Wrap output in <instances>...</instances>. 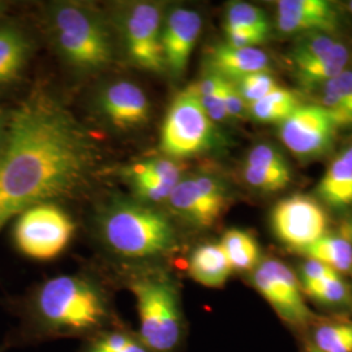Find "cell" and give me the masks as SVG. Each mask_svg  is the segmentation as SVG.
I'll return each instance as SVG.
<instances>
[{"label":"cell","instance_id":"cell-1","mask_svg":"<svg viewBox=\"0 0 352 352\" xmlns=\"http://www.w3.org/2000/svg\"><path fill=\"white\" fill-rule=\"evenodd\" d=\"M100 151L68 107L49 91L34 90L13 110L0 145V231L26 209L84 188Z\"/></svg>","mask_w":352,"mask_h":352},{"label":"cell","instance_id":"cell-2","mask_svg":"<svg viewBox=\"0 0 352 352\" xmlns=\"http://www.w3.org/2000/svg\"><path fill=\"white\" fill-rule=\"evenodd\" d=\"M25 320L34 334L45 337H94L107 330L111 309L98 285L65 274L47 279L34 291Z\"/></svg>","mask_w":352,"mask_h":352},{"label":"cell","instance_id":"cell-3","mask_svg":"<svg viewBox=\"0 0 352 352\" xmlns=\"http://www.w3.org/2000/svg\"><path fill=\"white\" fill-rule=\"evenodd\" d=\"M101 234L111 251L132 260L164 257L177 248L170 219L141 204L119 202L111 206L102 218Z\"/></svg>","mask_w":352,"mask_h":352},{"label":"cell","instance_id":"cell-4","mask_svg":"<svg viewBox=\"0 0 352 352\" xmlns=\"http://www.w3.org/2000/svg\"><path fill=\"white\" fill-rule=\"evenodd\" d=\"M140 318V338L151 352H177L184 317L175 285L164 276H144L131 283Z\"/></svg>","mask_w":352,"mask_h":352},{"label":"cell","instance_id":"cell-5","mask_svg":"<svg viewBox=\"0 0 352 352\" xmlns=\"http://www.w3.org/2000/svg\"><path fill=\"white\" fill-rule=\"evenodd\" d=\"M221 142L215 123L204 110L196 84L183 89L166 113L161 151L167 158L180 160L213 151Z\"/></svg>","mask_w":352,"mask_h":352},{"label":"cell","instance_id":"cell-6","mask_svg":"<svg viewBox=\"0 0 352 352\" xmlns=\"http://www.w3.org/2000/svg\"><path fill=\"white\" fill-rule=\"evenodd\" d=\"M52 29L69 63L81 69H101L113 60L111 38L101 19L87 8L64 4L54 10Z\"/></svg>","mask_w":352,"mask_h":352},{"label":"cell","instance_id":"cell-7","mask_svg":"<svg viewBox=\"0 0 352 352\" xmlns=\"http://www.w3.org/2000/svg\"><path fill=\"white\" fill-rule=\"evenodd\" d=\"M71 217L55 204H41L26 209L16 218L14 245L24 256L47 261L58 257L74 236Z\"/></svg>","mask_w":352,"mask_h":352},{"label":"cell","instance_id":"cell-8","mask_svg":"<svg viewBox=\"0 0 352 352\" xmlns=\"http://www.w3.org/2000/svg\"><path fill=\"white\" fill-rule=\"evenodd\" d=\"M253 287L274 309L278 317L294 329H307L316 322L298 276L283 261L265 258L252 270Z\"/></svg>","mask_w":352,"mask_h":352},{"label":"cell","instance_id":"cell-9","mask_svg":"<svg viewBox=\"0 0 352 352\" xmlns=\"http://www.w3.org/2000/svg\"><path fill=\"white\" fill-rule=\"evenodd\" d=\"M340 126L325 107L302 103L279 124V138L300 161H314L330 151Z\"/></svg>","mask_w":352,"mask_h":352},{"label":"cell","instance_id":"cell-10","mask_svg":"<svg viewBox=\"0 0 352 352\" xmlns=\"http://www.w3.org/2000/svg\"><path fill=\"white\" fill-rule=\"evenodd\" d=\"M164 16L154 3H138L129 8L123 21V37L129 60L154 74L166 69L162 45Z\"/></svg>","mask_w":352,"mask_h":352},{"label":"cell","instance_id":"cell-11","mask_svg":"<svg viewBox=\"0 0 352 352\" xmlns=\"http://www.w3.org/2000/svg\"><path fill=\"white\" fill-rule=\"evenodd\" d=\"M167 204L190 225L208 228L225 213L230 195L222 180L202 174L183 177L171 192Z\"/></svg>","mask_w":352,"mask_h":352},{"label":"cell","instance_id":"cell-12","mask_svg":"<svg viewBox=\"0 0 352 352\" xmlns=\"http://www.w3.org/2000/svg\"><path fill=\"white\" fill-rule=\"evenodd\" d=\"M327 215L315 199L295 195L278 202L272 212V228L291 250L302 252L327 232Z\"/></svg>","mask_w":352,"mask_h":352},{"label":"cell","instance_id":"cell-13","mask_svg":"<svg viewBox=\"0 0 352 352\" xmlns=\"http://www.w3.org/2000/svg\"><path fill=\"white\" fill-rule=\"evenodd\" d=\"M276 26L282 34H333L342 26L338 7L327 0H280L277 3Z\"/></svg>","mask_w":352,"mask_h":352},{"label":"cell","instance_id":"cell-14","mask_svg":"<svg viewBox=\"0 0 352 352\" xmlns=\"http://www.w3.org/2000/svg\"><path fill=\"white\" fill-rule=\"evenodd\" d=\"M202 30L200 13L177 7L167 14L162 30L166 69L180 77L186 72L189 58Z\"/></svg>","mask_w":352,"mask_h":352},{"label":"cell","instance_id":"cell-15","mask_svg":"<svg viewBox=\"0 0 352 352\" xmlns=\"http://www.w3.org/2000/svg\"><path fill=\"white\" fill-rule=\"evenodd\" d=\"M100 106L104 118L122 129L144 126L151 116L146 94L136 84L128 81H119L104 89Z\"/></svg>","mask_w":352,"mask_h":352},{"label":"cell","instance_id":"cell-16","mask_svg":"<svg viewBox=\"0 0 352 352\" xmlns=\"http://www.w3.org/2000/svg\"><path fill=\"white\" fill-rule=\"evenodd\" d=\"M206 62L208 71L235 82L245 76L269 71L270 56L258 47H234L221 43L209 50Z\"/></svg>","mask_w":352,"mask_h":352},{"label":"cell","instance_id":"cell-17","mask_svg":"<svg viewBox=\"0 0 352 352\" xmlns=\"http://www.w3.org/2000/svg\"><path fill=\"white\" fill-rule=\"evenodd\" d=\"M317 195L330 208H352V142L329 164L317 186Z\"/></svg>","mask_w":352,"mask_h":352},{"label":"cell","instance_id":"cell-18","mask_svg":"<svg viewBox=\"0 0 352 352\" xmlns=\"http://www.w3.org/2000/svg\"><path fill=\"white\" fill-rule=\"evenodd\" d=\"M189 276L209 289H221L232 273L226 253L219 243H206L192 252L188 265Z\"/></svg>","mask_w":352,"mask_h":352},{"label":"cell","instance_id":"cell-19","mask_svg":"<svg viewBox=\"0 0 352 352\" xmlns=\"http://www.w3.org/2000/svg\"><path fill=\"white\" fill-rule=\"evenodd\" d=\"M351 52L340 41L331 50L315 62L292 69V75L302 89L316 90L349 68Z\"/></svg>","mask_w":352,"mask_h":352},{"label":"cell","instance_id":"cell-20","mask_svg":"<svg viewBox=\"0 0 352 352\" xmlns=\"http://www.w3.org/2000/svg\"><path fill=\"white\" fill-rule=\"evenodd\" d=\"M30 51V42L20 29L0 25V85L13 82L21 76Z\"/></svg>","mask_w":352,"mask_h":352},{"label":"cell","instance_id":"cell-21","mask_svg":"<svg viewBox=\"0 0 352 352\" xmlns=\"http://www.w3.org/2000/svg\"><path fill=\"white\" fill-rule=\"evenodd\" d=\"M318 90L320 103L334 118L340 128L352 126V68L329 80Z\"/></svg>","mask_w":352,"mask_h":352},{"label":"cell","instance_id":"cell-22","mask_svg":"<svg viewBox=\"0 0 352 352\" xmlns=\"http://www.w3.org/2000/svg\"><path fill=\"white\" fill-rule=\"evenodd\" d=\"M299 253L309 260L327 265L340 276L352 273V243L343 232H327L321 239Z\"/></svg>","mask_w":352,"mask_h":352},{"label":"cell","instance_id":"cell-23","mask_svg":"<svg viewBox=\"0 0 352 352\" xmlns=\"http://www.w3.org/2000/svg\"><path fill=\"white\" fill-rule=\"evenodd\" d=\"M232 272H252L261 261V251L256 238L240 228L227 230L219 241Z\"/></svg>","mask_w":352,"mask_h":352},{"label":"cell","instance_id":"cell-24","mask_svg":"<svg viewBox=\"0 0 352 352\" xmlns=\"http://www.w3.org/2000/svg\"><path fill=\"white\" fill-rule=\"evenodd\" d=\"M302 102L296 91L279 88L263 100L248 106V115L258 123L280 124L294 113Z\"/></svg>","mask_w":352,"mask_h":352},{"label":"cell","instance_id":"cell-25","mask_svg":"<svg viewBox=\"0 0 352 352\" xmlns=\"http://www.w3.org/2000/svg\"><path fill=\"white\" fill-rule=\"evenodd\" d=\"M270 28L272 26L266 13L253 4L245 1H234L227 8L225 30L250 32L267 39Z\"/></svg>","mask_w":352,"mask_h":352},{"label":"cell","instance_id":"cell-26","mask_svg":"<svg viewBox=\"0 0 352 352\" xmlns=\"http://www.w3.org/2000/svg\"><path fill=\"white\" fill-rule=\"evenodd\" d=\"M302 289L305 296L324 307H342L351 302L350 286L338 273L315 282L302 283Z\"/></svg>","mask_w":352,"mask_h":352},{"label":"cell","instance_id":"cell-27","mask_svg":"<svg viewBox=\"0 0 352 352\" xmlns=\"http://www.w3.org/2000/svg\"><path fill=\"white\" fill-rule=\"evenodd\" d=\"M340 41L333 34L312 33L299 36L289 51V62L291 69L315 62L331 50Z\"/></svg>","mask_w":352,"mask_h":352},{"label":"cell","instance_id":"cell-28","mask_svg":"<svg viewBox=\"0 0 352 352\" xmlns=\"http://www.w3.org/2000/svg\"><path fill=\"white\" fill-rule=\"evenodd\" d=\"M314 347L321 352H352V321L318 324L314 331Z\"/></svg>","mask_w":352,"mask_h":352},{"label":"cell","instance_id":"cell-29","mask_svg":"<svg viewBox=\"0 0 352 352\" xmlns=\"http://www.w3.org/2000/svg\"><path fill=\"white\" fill-rule=\"evenodd\" d=\"M225 85L226 78L210 71H208V74L196 82L204 110L214 123L228 120L225 104Z\"/></svg>","mask_w":352,"mask_h":352},{"label":"cell","instance_id":"cell-30","mask_svg":"<svg viewBox=\"0 0 352 352\" xmlns=\"http://www.w3.org/2000/svg\"><path fill=\"white\" fill-rule=\"evenodd\" d=\"M84 352H151L138 333L123 329L104 330L94 336Z\"/></svg>","mask_w":352,"mask_h":352},{"label":"cell","instance_id":"cell-31","mask_svg":"<svg viewBox=\"0 0 352 352\" xmlns=\"http://www.w3.org/2000/svg\"><path fill=\"white\" fill-rule=\"evenodd\" d=\"M184 166L176 160L160 157V158H151L149 161H144L141 164L132 166L126 174L128 179H157L161 180L168 186L176 187L177 183L183 179Z\"/></svg>","mask_w":352,"mask_h":352},{"label":"cell","instance_id":"cell-32","mask_svg":"<svg viewBox=\"0 0 352 352\" xmlns=\"http://www.w3.org/2000/svg\"><path fill=\"white\" fill-rule=\"evenodd\" d=\"M243 177L248 186L265 193H274L289 187L292 171H279L244 164Z\"/></svg>","mask_w":352,"mask_h":352},{"label":"cell","instance_id":"cell-33","mask_svg":"<svg viewBox=\"0 0 352 352\" xmlns=\"http://www.w3.org/2000/svg\"><path fill=\"white\" fill-rule=\"evenodd\" d=\"M234 84L247 106L263 100L280 87L278 84L277 78L270 74V71L245 76Z\"/></svg>","mask_w":352,"mask_h":352},{"label":"cell","instance_id":"cell-34","mask_svg":"<svg viewBox=\"0 0 352 352\" xmlns=\"http://www.w3.org/2000/svg\"><path fill=\"white\" fill-rule=\"evenodd\" d=\"M245 164L279 171H292L289 161L283 155V153L278 151L276 146L270 144L254 145L245 158Z\"/></svg>","mask_w":352,"mask_h":352},{"label":"cell","instance_id":"cell-35","mask_svg":"<svg viewBox=\"0 0 352 352\" xmlns=\"http://www.w3.org/2000/svg\"><path fill=\"white\" fill-rule=\"evenodd\" d=\"M225 104H226L228 119L250 118L247 103L241 98L235 84L230 80H226V85H225Z\"/></svg>","mask_w":352,"mask_h":352},{"label":"cell","instance_id":"cell-36","mask_svg":"<svg viewBox=\"0 0 352 352\" xmlns=\"http://www.w3.org/2000/svg\"><path fill=\"white\" fill-rule=\"evenodd\" d=\"M347 238H349V240L351 241L352 243V219L350 221V223H347V226L344 227L343 228V231H342Z\"/></svg>","mask_w":352,"mask_h":352},{"label":"cell","instance_id":"cell-37","mask_svg":"<svg viewBox=\"0 0 352 352\" xmlns=\"http://www.w3.org/2000/svg\"><path fill=\"white\" fill-rule=\"evenodd\" d=\"M347 8H349V11L352 13V0L351 1H349V4H347Z\"/></svg>","mask_w":352,"mask_h":352},{"label":"cell","instance_id":"cell-38","mask_svg":"<svg viewBox=\"0 0 352 352\" xmlns=\"http://www.w3.org/2000/svg\"><path fill=\"white\" fill-rule=\"evenodd\" d=\"M308 352H321V351H318V350H316L315 347H314V346H312V347H311V349H309V350H308Z\"/></svg>","mask_w":352,"mask_h":352},{"label":"cell","instance_id":"cell-39","mask_svg":"<svg viewBox=\"0 0 352 352\" xmlns=\"http://www.w3.org/2000/svg\"><path fill=\"white\" fill-rule=\"evenodd\" d=\"M3 8H4V4L0 1V13H1V11H3Z\"/></svg>","mask_w":352,"mask_h":352},{"label":"cell","instance_id":"cell-40","mask_svg":"<svg viewBox=\"0 0 352 352\" xmlns=\"http://www.w3.org/2000/svg\"><path fill=\"white\" fill-rule=\"evenodd\" d=\"M351 304H352V296H351Z\"/></svg>","mask_w":352,"mask_h":352}]
</instances>
